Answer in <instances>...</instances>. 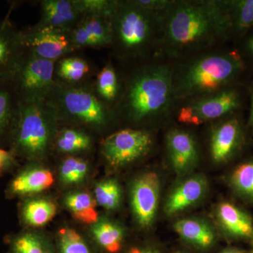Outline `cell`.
<instances>
[{"label":"cell","mask_w":253,"mask_h":253,"mask_svg":"<svg viewBox=\"0 0 253 253\" xmlns=\"http://www.w3.org/2000/svg\"><path fill=\"white\" fill-rule=\"evenodd\" d=\"M231 38L227 0H174L163 14L158 56L179 61L221 47Z\"/></svg>","instance_id":"cell-1"},{"label":"cell","mask_w":253,"mask_h":253,"mask_svg":"<svg viewBox=\"0 0 253 253\" xmlns=\"http://www.w3.org/2000/svg\"><path fill=\"white\" fill-rule=\"evenodd\" d=\"M119 71L121 93L115 113L133 129L174 116L173 61L160 56L126 63Z\"/></svg>","instance_id":"cell-2"},{"label":"cell","mask_w":253,"mask_h":253,"mask_svg":"<svg viewBox=\"0 0 253 253\" xmlns=\"http://www.w3.org/2000/svg\"><path fill=\"white\" fill-rule=\"evenodd\" d=\"M249 66L239 50H209L173 61L176 105L224 88L242 85Z\"/></svg>","instance_id":"cell-3"},{"label":"cell","mask_w":253,"mask_h":253,"mask_svg":"<svg viewBox=\"0 0 253 253\" xmlns=\"http://www.w3.org/2000/svg\"><path fill=\"white\" fill-rule=\"evenodd\" d=\"M109 48L123 64L158 56L163 36V14L144 9L136 0H117L109 18Z\"/></svg>","instance_id":"cell-4"},{"label":"cell","mask_w":253,"mask_h":253,"mask_svg":"<svg viewBox=\"0 0 253 253\" xmlns=\"http://www.w3.org/2000/svg\"><path fill=\"white\" fill-rule=\"evenodd\" d=\"M60 126L101 133L118 123L114 109L95 90L94 81L68 83L55 79L45 100Z\"/></svg>","instance_id":"cell-5"},{"label":"cell","mask_w":253,"mask_h":253,"mask_svg":"<svg viewBox=\"0 0 253 253\" xmlns=\"http://www.w3.org/2000/svg\"><path fill=\"white\" fill-rule=\"evenodd\" d=\"M60 124L45 101L21 102L9 143L16 158L38 162L52 150Z\"/></svg>","instance_id":"cell-6"},{"label":"cell","mask_w":253,"mask_h":253,"mask_svg":"<svg viewBox=\"0 0 253 253\" xmlns=\"http://www.w3.org/2000/svg\"><path fill=\"white\" fill-rule=\"evenodd\" d=\"M242 87L229 86L181 102L176 105L174 116L181 124L200 126L236 114L244 105Z\"/></svg>","instance_id":"cell-7"},{"label":"cell","mask_w":253,"mask_h":253,"mask_svg":"<svg viewBox=\"0 0 253 253\" xmlns=\"http://www.w3.org/2000/svg\"><path fill=\"white\" fill-rule=\"evenodd\" d=\"M55 61L25 49L11 83L21 102L45 101L55 82Z\"/></svg>","instance_id":"cell-8"},{"label":"cell","mask_w":253,"mask_h":253,"mask_svg":"<svg viewBox=\"0 0 253 253\" xmlns=\"http://www.w3.org/2000/svg\"><path fill=\"white\" fill-rule=\"evenodd\" d=\"M153 144L149 130L123 128L104 137L100 142V153L110 168L119 169L144 157Z\"/></svg>","instance_id":"cell-9"},{"label":"cell","mask_w":253,"mask_h":253,"mask_svg":"<svg viewBox=\"0 0 253 253\" xmlns=\"http://www.w3.org/2000/svg\"><path fill=\"white\" fill-rule=\"evenodd\" d=\"M25 49L41 59L56 61L77 51L71 32L36 23L21 30Z\"/></svg>","instance_id":"cell-10"},{"label":"cell","mask_w":253,"mask_h":253,"mask_svg":"<svg viewBox=\"0 0 253 253\" xmlns=\"http://www.w3.org/2000/svg\"><path fill=\"white\" fill-rule=\"evenodd\" d=\"M212 123L210 153L212 161L219 164L230 160L241 149L244 143V131L237 113Z\"/></svg>","instance_id":"cell-11"},{"label":"cell","mask_w":253,"mask_h":253,"mask_svg":"<svg viewBox=\"0 0 253 253\" xmlns=\"http://www.w3.org/2000/svg\"><path fill=\"white\" fill-rule=\"evenodd\" d=\"M159 196L160 180L156 173H144L133 182L131 206L136 220L141 227H149L154 222Z\"/></svg>","instance_id":"cell-12"},{"label":"cell","mask_w":253,"mask_h":253,"mask_svg":"<svg viewBox=\"0 0 253 253\" xmlns=\"http://www.w3.org/2000/svg\"><path fill=\"white\" fill-rule=\"evenodd\" d=\"M166 149L173 169L179 174L192 170L199 161L196 138L190 131L173 128L166 135Z\"/></svg>","instance_id":"cell-13"},{"label":"cell","mask_w":253,"mask_h":253,"mask_svg":"<svg viewBox=\"0 0 253 253\" xmlns=\"http://www.w3.org/2000/svg\"><path fill=\"white\" fill-rule=\"evenodd\" d=\"M24 51L21 30L8 18L0 20V83L11 82Z\"/></svg>","instance_id":"cell-14"},{"label":"cell","mask_w":253,"mask_h":253,"mask_svg":"<svg viewBox=\"0 0 253 253\" xmlns=\"http://www.w3.org/2000/svg\"><path fill=\"white\" fill-rule=\"evenodd\" d=\"M22 168L10 181L6 190L8 198H26L49 189L54 183V175L48 168L36 162Z\"/></svg>","instance_id":"cell-15"},{"label":"cell","mask_w":253,"mask_h":253,"mask_svg":"<svg viewBox=\"0 0 253 253\" xmlns=\"http://www.w3.org/2000/svg\"><path fill=\"white\" fill-rule=\"evenodd\" d=\"M83 16L78 0H42L38 23L71 32Z\"/></svg>","instance_id":"cell-16"},{"label":"cell","mask_w":253,"mask_h":253,"mask_svg":"<svg viewBox=\"0 0 253 253\" xmlns=\"http://www.w3.org/2000/svg\"><path fill=\"white\" fill-rule=\"evenodd\" d=\"M207 189V181L203 176H192L186 179L171 193L166 202L165 211L174 214L196 204L202 199Z\"/></svg>","instance_id":"cell-17"},{"label":"cell","mask_w":253,"mask_h":253,"mask_svg":"<svg viewBox=\"0 0 253 253\" xmlns=\"http://www.w3.org/2000/svg\"><path fill=\"white\" fill-rule=\"evenodd\" d=\"M91 239L99 253H118L123 249L125 232L117 223L99 218L91 224Z\"/></svg>","instance_id":"cell-18"},{"label":"cell","mask_w":253,"mask_h":253,"mask_svg":"<svg viewBox=\"0 0 253 253\" xmlns=\"http://www.w3.org/2000/svg\"><path fill=\"white\" fill-rule=\"evenodd\" d=\"M57 206L51 200L42 197L25 198L20 205L21 222L30 227L45 225L56 215Z\"/></svg>","instance_id":"cell-19"},{"label":"cell","mask_w":253,"mask_h":253,"mask_svg":"<svg viewBox=\"0 0 253 253\" xmlns=\"http://www.w3.org/2000/svg\"><path fill=\"white\" fill-rule=\"evenodd\" d=\"M19 100L11 82L0 83V147H9L10 136L17 116Z\"/></svg>","instance_id":"cell-20"},{"label":"cell","mask_w":253,"mask_h":253,"mask_svg":"<svg viewBox=\"0 0 253 253\" xmlns=\"http://www.w3.org/2000/svg\"><path fill=\"white\" fill-rule=\"evenodd\" d=\"M93 137L87 131L73 127L61 126L55 137L54 149L67 156L83 154L90 151Z\"/></svg>","instance_id":"cell-21"},{"label":"cell","mask_w":253,"mask_h":253,"mask_svg":"<svg viewBox=\"0 0 253 253\" xmlns=\"http://www.w3.org/2000/svg\"><path fill=\"white\" fill-rule=\"evenodd\" d=\"M9 253H56L54 243L43 233L25 230L6 241Z\"/></svg>","instance_id":"cell-22"},{"label":"cell","mask_w":253,"mask_h":253,"mask_svg":"<svg viewBox=\"0 0 253 253\" xmlns=\"http://www.w3.org/2000/svg\"><path fill=\"white\" fill-rule=\"evenodd\" d=\"M94 85L101 99L115 109L121 96L122 84L119 71L112 61H108L98 73Z\"/></svg>","instance_id":"cell-23"},{"label":"cell","mask_w":253,"mask_h":253,"mask_svg":"<svg viewBox=\"0 0 253 253\" xmlns=\"http://www.w3.org/2000/svg\"><path fill=\"white\" fill-rule=\"evenodd\" d=\"M217 216L221 225L231 235L241 238L253 236L252 219L234 205L229 203L219 205Z\"/></svg>","instance_id":"cell-24"},{"label":"cell","mask_w":253,"mask_h":253,"mask_svg":"<svg viewBox=\"0 0 253 253\" xmlns=\"http://www.w3.org/2000/svg\"><path fill=\"white\" fill-rule=\"evenodd\" d=\"M174 227L182 239L201 249L211 247L215 240L212 228L198 219H181L176 221Z\"/></svg>","instance_id":"cell-25"},{"label":"cell","mask_w":253,"mask_h":253,"mask_svg":"<svg viewBox=\"0 0 253 253\" xmlns=\"http://www.w3.org/2000/svg\"><path fill=\"white\" fill-rule=\"evenodd\" d=\"M232 38H241L253 31V0H227Z\"/></svg>","instance_id":"cell-26"},{"label":"cell","mask_w":253,"mask_h":253,"mask_svg":"<svg viewBox=\"0 0 253 253\" xmlns=\"http://www.w3.org/2000/svg\"><path fill=\"white\" fill-rule=\"evenodd\" d=\"M64 204L73 217L86 224H92L99 219L96 201L84 191L70 193L65 197Z\"/></svg>","instance_id":"cell-27"},{"label":"cell","mask_w":253,"mask_h":253,"mask_svg":"<svg viewBox=\"0 0 253 253\" xmlns=\"http://www.w3.org/2000/svg\"><path fill=\"white\" fill-rule=\"evenodd\" d=\"M89 73V63L78 56H66L55 63V79L59 81L80 83L88 79Z\"/></svg>","instance_id":"cell-28"},{"label":"cell","mask_w":253,"mask_h":253,"mask_svg":"<svg viewBox=\"0 0 253 253\" xmlns=\"http://www.w3.org/2000/svg\"><path fill=\"white\" fill-rule=\"evenodd\" d=\"M54 244L56 253H99L92 243L72 228L59 230Z\"/></svg>","instance_id":"cell-29"},{"label":"cell","mask_w":253,"mask_h":253,"mask_svg":"<svg viewBox=\"0 0 253 253\" xmlns=\"http://www.w3.org/2000/svg\"><path fill=\"white\" fill-rule=\"evenodd\" d=\"M92 42L94 48L109 47L111 31L109 18L95 14H84L80 22Z\"/></svg>","instance_id":"cell-30"},{"label":"cell","mask_w":253,"mask_h":253,"mask_svg":"<svg viewBox=\"0 0 253 253\" xmlns=\"http://www.w3.org/2000/svg\"><path fill=\"white\" fill-rule=\"evenodd\" d=\"M89 170V163L85 159L76 156H67L60 165V180L67 186L79 184L85 179Z\"/></svg>","instance_id":"cell-31"},{"label":"cell","mask_w":253,"mask_h":253,"mask_svg":"<svg viewBox=\"0 0 253 253\" xmlns=\"http://www.w3.org/2000/svg\"><path fill=\"white\" fill-rule=\"evenodd\" d=\"M94 197L98 206L106 210L116 209L121 202V186L114 179L100 181L95 186Z\"/></svg>","instance_id":"cell-32"},{"label":"cell","mask_w":253,"mask_h":253,"mask_svg":"<svg viewBox=\"0 0 253 253\" xmlns=\"http://www.w3.org/2000/svg\"><path fill=\"white\" fill-rule=\"evenodd\" d=\"M231 183L238 192L253 200V161L242 163L231 176Z\"/></svg>","instance_id":"cell-33"},{"label":"cell","mask_w":253,"mask_h":253,"mask_svg":"<svg viewBox=\"0 0 253 253\" xmlns=\"http://www.w3.org/2000/svg\"><path fill=\"white\" fill-rule=\"evenodd\" d=\"M78 3L84 15H100L110 18L117 0H78Z\"/></svg>","instance_id":"cell-34"},{"label":"cell","mask_w":253,"mask_h":253,"mask_svg":"<svg viewBox=\"0 0 253 253\" xmlns=\"http://www.w3.org/2000/svg\"><path fill=\"white\" fill-rule=\"evenodd\" d=\"M136 1L144 9L156 14H164L174 0H136Z\"/></svg>","instance_id":"cell-35"},{"label":"cell","mask_w":253,"mask_h":253,"mask_svg":"<svg viewBox=\"0 0 253 253\" xmlns=\"http://www.w3.org/2000/svg\"><path fill=\"white\" fill-rule=\"evenodd\" d=\"M16 165L17 158L9 149L0 147V174L12 169Z\"/></svg>","instance_id":"cell-36"},{"label":"cell","mask_w":253,"mask_h":253,"mask_svg":"<svg viewBox=\"0 0 253 253\" xmlns=\"http://www.w3.org/2000/svg\"><path fill=\"white\" fill-rule=\"evenodd\" d=\"M124 253H159V252L154 247L146 246V245H141V246H131Z\"/></svg>","instance_id":"cell-37"},{"label":"cell","mask_w":253,"mask_h":253,"mask_svg":"<svg viewBox=\"0 0 253 253\" xmlns=\"http://www.w3.org/2000/svg\"><path fill=\"white\" fill-rule=\"evenodd\" d=\"M244 42V51L253 63V31L246 35Z\"/></svg>","instance_id":"cell-38"},{"label":"cell","mask_w":253,"mask_h":253,"mask_svg":"<svg viewBox=\"0 0 253 253\" xmlns=\"http://www.w3.org/2000/svg\"><path fill=\"white\" fill-rule=\"evenodd\" d=\"M251 109H250L249 124L253 129V83L249 86Z\"/></svg>","instance_id":"cell-39"},{"label":"cell","mask_w":253,"mask_h":253,"mask_svg":"<svg viewBox=\"0 0 253 253\" xmlns=\"http://www.w3.org/2000/svg\"><path fill=\"white\" fill-rule=\"evenodd\" d=\"M246 253L244 252V251H239V250L236 249H227L225 250V251H223L222 253Z\"/></svg>","instance_id":"cell-40"},{"label":"cell","mask_w":253,"mask_h":253,"mask_svg":"<svg viewBox=\"0 0 253 253\" xmlns=\"http://www.w3.org/2000/svg\"></svg>","instance_id":"cell-41"}]
</instances>
